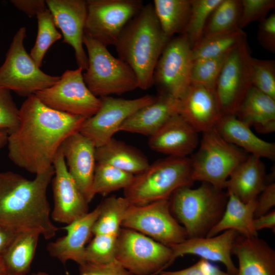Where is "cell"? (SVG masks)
<instances>
[{"instance_id": "cell-9", "label": "cell", "mask_w": 275, "mask_h": 275, "mask_svg": "<svg viewBox=\"0 0 275 275\" xmlns=\"http://www.w3.org/2000/svg\"><path fill=\"white\" fill-rule=\"evenodd\" d=\"M171 248L135 230L121 227L115 260L134 275H157L170 265Z\"/></svg>"}, {"instance_id": "cell-41", "label": "cell", "mask_w": 275, "mask_h": 275, "mask_svg": "<svg viewBox=\"0 0 275 275\" xmlns=\"http://www.w3.org/2000/svg\"><path fill=\"white\" fill-rule=\"evenodd\" d=\"M10 91L0 88V129L6 130L8 134L15 130L20 122L19 108Z\"/></svg>"}, {"instance_id": "cell-33", "label": "cell", "mask_w": 275, "mask_h": 275, "mask_svg": "<svg viewBox=\"0 0 275 275\" xmlns=\"http://www.w3.org/2000/svg\"><path fill=\"white\" fill-rule=\"evenodd\" d=\"M99 205L100 212L93 227V235H117L130 204L124 197L111 196Z\"/></svg>"}, {"instance_id": "cell-49", "label": "cell", "mask_w": 275, "mask_h": 275, "mask_svg": "<svg viewBox=\"0 0 275 275\" xmlns=\"http://www.w3.org/2000/svg\"><path fill=\"white\" fill-rule=\"evenodd\" d=\"M17 233L13 230L0 226V259Z\"/></svg>"}, {"instance_id": "cell-39", "label": "cell", "mask_w": 275, "mask_h": 275, "mask_svg": "<svg viewBox=\"0 0 275 275\" xmlns=\"http://www.w3.org/2000/svg\"><path fill=\"white\" fill-rule=\"evenodd\" d=\"M117 235L111 234L93 235V238L89 241L85 249V262L106 264L115 260Z\"/></svg>"}, {"instance_id": "cell-50", "label": "cell", "mask_w": 275, "mask_h": 275, "mask_svg": "<svg viewBox=\"0 0 275 275\" xmlns=\"http://www.w3.org/2000/svg\"><path fill=\"white\" fill-rule=\"evenodd\" d=\"M8 135L6 130L0 129V148L7 144Z\"/></svg>"}, {"instance_id": "cell-13", "label": "cell", "mask_w": 275, "mask_h": 275, "mask_svg": "<svg viewBox=\"0 0 275 275\" xmlns=\"http://www.w3.org/2000/svg\"><path fill=\"white\" fill-rule=\"evenodd\" d=\"M252 59L246 39L228 55L214 90L222 116L235 115L253 86Z\"/></svg>"}, {"instance_id": "cell-12", "label": "cell", "mask_w": 275, "mask_h": 275, "mask_svg": "<svg viewBox=\"0 0 275 275\" xmlns=\"http://www.w3.org/2000/svg\"><path fill=\"white\" fill-rule=\"evenodd\" d=\"M84 33L107 47L115 45L123 29L144 6L140 0H88Z\"/></svg>"}, {"instance_id": "cell-37", "label": "cell", "mask_w": 275, "mask_h": 275, "mask_svg": "<svg viewBox=\"0 0 275 275\" xmlns=\"http://www.w3.org/2000/svg\"><path fill=\"white\" fill-rule=\"evenodd\" d=\"M222 0H191L189 21L183 34L194 47L202 39L208 19L214 8Z\"/></svg>"}, {"instance_id": "cell-28", "label": "cell", "mask_w": 275, "mask_h": 275, "mask_svg": "<svg viewBox=\"0 0 275 275\" xmlns=\"http://www.w3.org/2000/svg\"><path fill=\"white\" fill-rule=\"evenodd\" d=\"M224 214L206 237L215 236L223 231L232 230L245 237L258 236L253 226L256 199L244 203L230 192Z\"/></svg>"}, {"instance_id": "cell-2", "label": "cell", "mask_w": 275, "mask_h": 275, "mask_svg": "<svg viewBox=\"0 0 275 275\" xmlns=\"http://www.w3.org/2000/svg\"><path fill=\"white\" fill-rule=\"evenodd\" d=\"M54 173L53 166L33 180L11 172H0V226L36 232L46 239L59 230L51 222L47 187Z\"/></svg>"}, {"instance_id": "cell-26", "label": "cell", "mask_w": 275, "mask_h": 275, "mask_svg": "<svg viewBox=\"0 0 275 275\" xmlns=\"http://www.w3.org/2000/svg\"><path fill=\"white\" fill-rule=\"evenodd\" d=\"M214 129L227 142L251 155L271 160L275 158V144L258 137L235 115L223 116Z\"/></svg>"}, {"instance_id": "cell-22", "label": "cell", "mask_w": 275, "mask_h": 275, "mask_svg": "<svg viewBox=\"0 0 275 275\" xmlns=\"http://www.w3.org/2000/svg\"><path fill=\"white\" fill-rule=\"evenodd\" d=\"M198 144V132L179 114L173 116L148 140L152 150L178 157H188Z\"/></svg>"}, {"instance_id": "cell-44", "label": "cell", "mask_w": 275, "mask_h": 275, "mask_svg": "<svg viewBox=\"0 0 275 275\" xmlns=\"http://www.w3.org/2000/svg\"><path fill=\"white\" fill-rule=\"evenodd\" d=\"M160 275H233L225 272L205 259H200L193 265L175 271L163 270Z\"/></svg>"}, {"instance_id": "cell-51", "label": "cell", "mask_w": 275, "mask_h": 275, "mask_svg": "<svg viewBox=\"0 0 275 275\" xmlns=\"http://www.w3.org/2000/svg\"><path fill=\"white\" fill-rule=\"evenodd\" d=\"M0 275H7L3 263L0 259Z\"/></svg>"}, {"instance_id": "cell-1", "label": "cell", "mask_w": 275, "mask_h": 275, "mask_svg": "<svg viewBox=\"0 0 275 275\" xmlns=\"http://www.w3.org/2000/svg\"><path fill=\"white\" fill-rule=\"evenodd\" d=\"M18 126L8 138V156L17 166L36 175L52 166L63 142L78 132L85 118L53 109L35 95L19 108Z\"/></svg>"}, {"instance_id": "cell-4", "label": "cell", "mask_w": 275, "mask_h": 275, "mask_svg": "<svg viewBox=\"0 0 275 275\" xmlns=\"http://www.w3.org/2000/svg\"><path fill=\"white\" fill-rule=\"evenodd\" d=\"M206 182L198 187L184 186L169 198L171 212L185 229L187 238L206 237L222 217L228 193Z\"/></svg>"}, {"instance_id": "cell-35", "label": "cell", "mask_w": 275, "mask_h": 275, "mask_svg": "<svg viewBox=\"0 0 275 275\" xmlns=\"http://www.w3.org/2000/svg\"><path fill=\"white\" fill-rule=\"evenodd\" d=\"M134 175L106 163L96 162L92 192L95 196H105L120 189L126 188L132 182Z\"/></svg>"}, {"instance_id": "cell-46", "label": "cell", "mask_w": 275, "mask_h": 275, "mask_svg": "<svg viewBox=\"0 0 275 275\" xmlns=\"http://www.w3.org/2000/svg\"><path fill=\"white\" fill-rule=\"evenodd\" d=\"M275 205V183H267L256 199L254 218L270 211Z\"/></svg>"}, {"instance_id": "cell-16", "label": "cell", "mask_w": 275, "mask_h": 275, "mask_svg": "<svg viewBox=\"0 0 275 275\" xmlns=\"http://www.w3.org/2000/svg\"><path fill=\"white\" fill-rule=\"evenodd\" d=\"M54 206L51 218L68 225L89 212L88 203L70 175L60 147L53 161Z\"/></svg>"}, {"instance_id": "cell-7", "label": "cell", "mask_w": 275, "mask_h": 275, "mask_svg": "<svg viewBox=\"0 0 275 275\" xmlns=\"http://www.w3.org/2000/svg\"><path fill=\"white\" fill-rule=\"evenodd\" d=\"M202 134L198 149L190 158L192 179L224 189L231 173L248 155L224 140L214 128Z\"/></svg>"}, {"instance_id": "cell-3", "label": "cell", "mask_w": 275, "mask_h": 275, "mask_svg": "<svg viewBox=\"0 0 275 275\" xmlns=\"http://www.w3.org/2000/svg\"><path fill=\"white\" fill-rule=\"evenodd\" d=\"M170 39L151 3L143 6L123 29L115 46L119 58L134 72L138 88L146 90L153 85L155 66Z\"/></svg>"}, {"instance_id": "cell-47", "label": "cell", "mask_w": 275, "mask_h": 275, "mask_svg": "<svg viewBox=\"0 0 275 275\" xmlns=\"http://www.w3.org/2000/svg\"><path fill=\"white\" fill-rule=\"evenodd\" d=\"M14 6L24 13L28 17H32L47 8L43 0H11Z\"/></svg>"}, {"instance_id": "cell-15", "label": "cell", "mask_w": 275, "mask_h": 275, "mask_svg": "<svg viewBox=\"0 0 275 275\" xmlns=\"http://www.w3.org/2000/svg\"><path fill=\"white\" fill-rule=\"evenodd\" d=\"M100 99L101 105L99 109L94 115L85 120L79 131L91 140L96 148L112 139L130 116L153 102L155 97L146 95L127 99L109 96Z\"/></svg>"}, {"instance_id": "cell-36", "label": "cell", "mask_w": 275, "mask_h": 275, "mask_svg": "<svg viewBox=\"0 0 275 275\" xmlns=\"http://www.w3.org/2000/svg\"><path fill=\"white\" fill-rule=\"evenodd\" d=\"M36 17L37 35L30 55L40 68L46 52L53 43L62 38V35L57 30L52 15L48 8L39 12Z\"/></svg>"}, {"instance_id": "cell-29", "label": "cell", "mask_w": 275, "mask_h": 275, "mask_svg": "<svg viewBox=\"0 0 275 275\" xmlns=\"http://www.w3.org/2000/svg\"><path fill=\"white\" fill-rule=\"evenodd\" d=\"M40 236L36 232H17L1 258L7 275L28 274Z\"/></svg>"}, {"instance_id": "cell-40", "label": "cell", "mask_w": 275, "mask_h": 275, "mask_svg": "<svg viewBox=\"0 0 275 275\" xmlns=\"http://www.w3.org/2000/svg\"><path fill=\"white\" fill-rule=\"evenodd\" d=\"M252 85L275 99V62L252 59Z\"/></svg>"}, {"instance_id": "cell-48", "label": "cell", "mask_w": 275, "mask_h": 275, "mask_svg": "<svg viewBox=\"0 0 275 275\" xmlns=\"http://www.w3.org/2000/svg\"><path fill=\"white\" fill-rule=\"evenodd\" d=\"M253 226L255 230L258 232L264 229H271L275 232V210L255 218L253 220Z\"/></svg>"}, {"instance_id": "cell-20", "label": "cell", "mask_w": 275, "mask_h": 275, "mask_svg": "<svg viewBox=\"0 0 275 275\" xmlns=\"http://www.w3.org/2000/svg\"><path fill=\"white\" fill-rule=\"evenodd\" d=\"M99 212L98 205L92 211L62 227L67 233L47 244L46 249L49 255L63 264L69 260L73 261L79 265L85 263V249L93 236V227Z\"/></svg>"}, {"instance_id": "cell-19", "label": "cell", "mask_w": 275, "mask_h": 275, "mask_svg": "<svg viewBox=\"0 0 275 275\" xmlns=\"http://www.w3.org/2000/svg\"><path fill=\"white\" fill-rule=\"evenodd\" d=\"M238 234L234 230H228L212 237L187 238L170 247L173 253L170 265L178 257L194 255L209 261L221 262L228 272L236 275L237 267L232 258V249Z\"/></svg>"}, {"instance_id": "cell-25", "label": "cell", "mask_w": 275, "mask_h": 275, "mask_svg": "<svg viewBox=\"0 0 275 275\" xmlns=\"http://www.w3.org/2000/svg\"><path fill=\"white\" fill-rule=\"evenodd\" d=\"M261 158L249 155L231 173L224 189L244 203L256 199L267 183Z\"/></svg>"}, {"instance_id": "cell-10", "label": "cell", "mask_w": 275, "mask_h": 275, "mask_svg": "<svg viewBox=\"0 0 275 275\" xmlns=\"http://www.w3.org/2000/svg\"><path fill=\"white\" fill-rule=\"evenodd\" d=\"M121 227L135 230L169 247L188 238L185 229L171 212L169 199L130 205Z\"/></svg>"}, {"instance_id": "cell-32", "label": "cell", "mask_w": 275, "mask_h": 275, "mask_svg": "<svg viewBox=\"0 0 275 275\" xmlns=\"http://www.w3.org/2000/svg\"><path fill=\"white\" fill-rule=\"evenodd\" d=\"M245 40V33L240 29L227 33L203 37L192 48L193 61L227 54Z\"/></svg>"}, {"instance_id": "cell-23", "label": "cell", "mask_w": 275, "mask_h": 275, "mask_svg": "<svg viewBox=\"0 0 275 275\" xmlns=\"http://www.w3.org/2000/svg\"><path fill=\"white\" fill-rule=\"evenodd\" d=\"M232 254L238 259L236 275H275V251L258 236L238 234Z\"/></svg>"}, {"instance_id": "cell-30", "label": "cell", "mask_w": 275, "mask_h": 275, "mask_svg": "<svg viewBox=\"0 0 275 275\" xmlns=\"http://www.w3.org/2000/svg\"><path fill=\"white\" fill-rule=\"evenodd\" d=\"M96 160L134 176L143 172L150 164L145 156L137 149L113 138L96 148Z\"/></svg>"}, {"instance_id": "cell-43", "label": "cell", "mask_w": 275, "mask_h": 275, "mask_svg": "<svg viewBox=\"0 0 275 275\" xmlns=\"http://www.w3.org/2000/svg\"><path fill=\"white\" fill-rule=\"evenodd\" d=\"M79 275H134L116 260L106 264L85 262L79 267Z\"/></svg>"}, {"instance_id": "cell-14", "label": "cell", "mask_w": 275, "mask_h": 275, "mask_svg": "<svg viewBox=\"0 0 275 275\" xmlns=\"http://www.w3.org/2000/svg\"><path fill=\"white\" fill-rule=\"evenodd\" d=\"M192 48L184 34L170 39L155 66L153 85L159 93L180 99L191 84Z\"/></svg>"}, {"instance_id": "cell-17", "label": "cell", "mask_w": 275, "mask_h": 275, "mask_svg": "<svg viewBox=\"0 0 275 275\" xmlns=\"http://www.w3.org/2000/svg\"><path fill=\"white\" fill-rule=\"evenodd\" d=\"M57 28L63 36L64 43L74 49L78 67L86 70L88 58L83 46V36L87 15L86 1L47 0Z\"/></svg>"}, {"instance_id": "cell-34", "label": "cell", "mask_w": 275, "mask_h": 275, "mask_svg": "<svg viewBox=\"0 0 275 275\" xmlns=\"http://www.w3.org/2000/svg\"><path fill=\"white\" fill-rule=\"evenodd\" d=\"M241 0H222L210 14L203 37L234 31L239 28Z\"/></svg>"}, {"instance_id": "cell-8", "label": "cell", "mask_w": 275, "mask_h": 275, "mask_svg": "<svg viewBox=\"0 0 275 275\" xmlns=\"http://www.w3.org/2000/svg\"><path fill=\"white\" fill-rule=\"evenodd\" d=\"M26 32L25 28L22 26L13 37L0 67V88L28 97L51 87L60 76L47 74L36 64L24 46Z\"/></svg>"}, {"instance_id": "cell-11", "label": "cell", "mask_w": 275, "mask_h": 275, "mask_svg": "<svg viewBox=\"0 0 275 275\" xmlns=\"http://www.w3.org/2000/svg\"><path fill=\"white\" fill-rule=\"evenodd\" d=\"M82 71L79 67L67 70L56 84L35 95L53 109L86 119L91 117L99 109L101 100L86 86Z\"/></svg>"}, {"instance_id": "cell-45", "label": "cell", "mask_w": 275, "mask_h": 275, "mask_svg": "<svg viewBox=\"0 0 275 275\" xmlns=\"http://www.w3.org/2000/svg\"><path fill=\"white\" fill-rule=\"evenodd\" d=\"M258 32V39L261 45L266 50L275 52V14L260 22Z\"/></svg>"}, {"instance_id": "cell-18", "label": "cell", "mask_w": 275, "mask_h": 275, "mask_svg": "<svg viewBox=\"0 0 275 275\" xmlns=\"http://www.w3.org/2000/svg\"><path fill=\"white\" fill-rule=\"evenodd\" d=\"M70 175L89 203L94 198L92 185L96 163L95 145L79 131L60 146Z\"/></svg>"}, {"instance_id": "cell-52", "label": "cell", "mask_w": 275, "mask_h": 275, "mask_svg": "<svg viewBox=\"0 0 275 275\" xmlns=\"http://www.w3.org/2000/svg\"><path fill=\"white\" fill-rule=\"evenodd\" d=\"M30 275H49V274L45 271H39L36 272H33Z\"/></svg>"}, {"instance_id": "cell-6", "label": "cell", "mask_w": 275, "mask_h": 275, "mask_svg": "<svg viewBox=\"0 0 275 275\" xmlns=\"http://www.w3.org/2000/svg\"><path fill=\"white\" fill-rule=\"evenodd\" d=\"M83 44L88 52V66L83 74L86 86L96 97L121 95L138 88L136 75L120 59L114 57L107 47L84 33Z\"/></svg>"}, {"instance_id": "cell-5", "label": "cell", "mask_w": 275, "mask_h": 275, "mask_svg": "<svg viewBox=\"0 0 275 275\" xmlns=\"http://www.w3.org/2000/svg\"><path fill=\"white\" fill-rule=\"evenodd\" d=\"M191 174L189 157L168 156L150 164L135 175L131 183L124 189V197L133 205L169 199L178 188L191 186Z\"/></svg>"}, {"instance_id": "cell-27", "label": "cell", "mask_w": 275, "mask_h": 275, "mask_svg": "<svg viewBox=\"0 0 275 275\" xmlns=\"http://www.w3.org/2000/svg\"><path fill=\"white\" fill-rule=\"evenodd\" d=\"M235 116L261 133L275 131V99L252 86Z\"/></svg>"}, {"instance_id": "cell-24", "label": "cell", "mask_w": 275, "mask_h": 275, "mask_svg": "<svg viewBox=\"0 0 275 275\" xmlns=\"http://www.w3.org/2000/svg\"><path fill=\"white\" fill-rule=\"evenodd\" d=\"M180 101L159 93L153 102L138 110L121 125L119 131L152 135L174 115L179 114Z\"/></svg>"}, {"instance_id": "cell-38", "label": "cell", "mask_w": 275, "mask_h": 275, "mask_svg": "<svg viewBox=\"0 0 275 275\" xmlns=\"http://www.w3.org/2000/svg\"><path fill=\"white\" fill-rule=\"evenodd\" d=\"M228 54L193 61L190 75L191 84L214 91L217 80Z\"/></svg>"}, {"instance_id": "cell-21", "label": "cell", "mask_w": 275, "mask_h": 275, "mask_svg": "<svg viewBox=\"0 0 275 275\" xmlns=\"http://www.w3.org/2000/svg\"><path fill=\"white\" fill-rule=\"evenodd\" d=\"M179 114L199 133L214 128L222 114L214 90L191 84L179 99Z\"/></svg>"}, {"instance_id": "cell-31", "label": "cell", "mask_w": 275, "mask_h": 275, "mask_svg": "<svg viewBox=\"0 0 275 275\" xmlns=\"http://www.w3.org/2000/svg\"><path fill=\"white\" fill-rule=\"evenodd\" d=\"M153 6L166 37L171 39L175 34H184L190 17L191 0H154Z\"/></svg>"}, {"instance_id": "cell-42", "label": "cell", "mask_w": 275, "mask_h": 275, "mask_svg": "<svg viewBox=\"0 0 275 275\" xmlns=\"http://www.w3.org/2000/svg\"><path fill=\"white\" fill-rule=\"evenodd\" d=\"M241 2L239 28L241 30L251 22L263 20L275 7L274 0H241Z\"/></svg>"}]
</instances>
